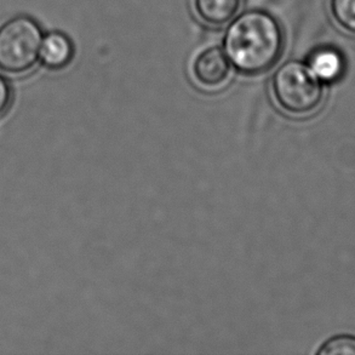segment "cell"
<instances>
[{
	"mask_svg": "<svg viewBox=\"0 0 355 355\" xmlns=\"http://www.w3.org/2000/svg\"><path fill=\"white\" fill-rule=\"evenodd\" d=\"M74 56V45L66 34L49 33L44 37L39 58L45 67L62 69L68 66Z\"/></svg>",
	"mask_w": 355,
	"mask_h": 355,
	"instance_id": "8992f818",
	"label": "cell"
},
{
	"mask_svg": "<svg viewBox=\"0 0 355 355\" xmlns=\"http://www.w3.org/2000/svg\"><path fill=\"white\" fill-rule=\"evenodd\" d=\"M308 66L322 83H335L345 74L346 60L336 48L322 46L311 55Z\"/></svg>",
	"mask_w": 355,
	"mask_h": 355,
	"instance_id": "5b68a950",
	"label": "cell"
},
{
	"mask_svg": "<svg viewBox=\"0 0 355 355\" xmlns=\"http://www.w3.org/2000/svg\"><path fill=\"white\" fill-rule=\"evenodd\" d=\"M241 0H194V9L202 22L212 27H221L236 16Z\"/></svg>",
	"mask_w": 355,
	"mask_h": 355,
	"instance_id": "52a82bcc",
	"label": "cell"
},
{
	"mask_svg": "<svg viewBox=\"0 0 355 355\" xmlns=\"http://www.w3.org/2000/svg\"><path fill=\"white\" fill-rule=\"evenodd\" d=\"M43 32L35 19L17 16L0 27V69L10 74L28 72L38 61Z\"/></svg>",
	"mask_w": 355,
	"mask_h": 355,
	"instance_id": "3957f363",
	"label": "cell"
},
{
	"mask_svg": "<svg viewBox=\"0 0 355 355\" xmlns=\"http://www.w3.org/2000/svg\"><path fill=\"white\" fill-rule=\"evenodd\" d=\"M330 10L343 31L355 34V0H330Z\"/></svg>",
	"mask_w": 355,
	"mask_h": 355,
	"instance_id": "ba28073f",
	"label": "cell"
},
{
	"mask_svg": "<svg viewBox=\"0 0 355 355\" xmlns=\"http://www.w3.org/2000/svg\"><path fill=\"white\" fill-rule=\"evenodd\" d=\"M230 73L231 62L220 48L202 51L193 64V74L202 87H220L228 79Z\"/></svg>",
	"mask_w": 355,
	"mask_h": 355,
	"instance_id": "277c9868",
	"label": "cell"
},
{
	"mask_svg": "<svg viewBox=\"0 0 355 355\" xmlns=\"http://www.w3.org/2000/svg\"><path fill=\"white\" fill-rule=\"evenodd\" d=\"M318 355H355V335H338L327 340Z\"/></svg>",
	"mask_w": 355,
	"mask_h": 355,
	"instance_id": "9c48e42d",
	"label": "cell"
},
{
	"mask_svg": "<svg viewBox=\"0 0 355 355\" xmlns=\"http://www.w3.org/2000/svg\"><path fill=\"white\" fill-rule=\"evenodd\" d=\"M284 50V33L273 15L250 10L227 28L223 51L231 64L244 74L266 72L278 62Z\"/></svg>",
	"mask_w": 355,
	"mask_h": 355,
	"instance_id": "6da1fadb",
	"label": "cell"
},
{
	"mask_svg": "<svg viewBox=\"0 0 355 355\" xmlns=\"http://www.w3.org/2000/svg\"><path fill=\"white\" fill-rule=\"evenodd\" d=\"M273 94L284 111L304 116L322 105L324 98L322 82L308 64L288 61L273 76Z\"/></svg>",
	"mask_w": 355,
	"mask_h": 355,
	"instance_id": "7a4b0ae2",
	"label": "cell"
},
{
	"mask_svg": "<svg viewBox=\"0 0 355 355\" xmlns=\"http://www.w3.org/2000/svg\"><path fill=\"white\" fill-rule=\"evenodd\" d=\"M11 98H12V94H11L9 83L6 82L4 77L0 76V116L8 111Z\"/></svg>",
	"mask_w": 355,
	"mask_h": 355,
	"instance_id": "30bf717a",
	"label": "cell"
}]
</instances>
